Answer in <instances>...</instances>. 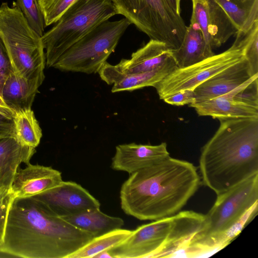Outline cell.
<instances>
[{
	"label": "cell",
	"instance_id": "3",
	"mask_svg": "<svg viewBox=\"0 0 258 258\" xmlns=\"http://www.w3.org/2000/svg\"><path fill=\"white\" fill-rule=\"evenodd\" d=\"M218 120L199 159L201 182L217 195L258 173V117Z\"/></svg>",
	"mask_w": 258,
	"mask_h": 258
},
{
	"label": "cell",
	"instance_id": "9",
	"mask_svg": "<svg viewBox=\"0 0 258 258\" xmlns=\"http://www.w3.org/2000/svg\"><path fill=\"white\" fill-rule=\"evenodd\" d=\"M118 11L150 39L170 50L179 47L187 26L167 0H111Z\"/></svg>",
	"mask_w": 258,
	"mask_h": 258
},
{
	"label": "cell",
	"instance_id": "4",
	"mask_svg": "<svg viewBox=\"0 0 258 258\" xmlns=\"http://www.w3.org/2000/svg\"><path fill=\"white\" fill-rule=\"evenodd\" d=\"M258 173L217 195L205 215L204 225L184 254L193 257L216 252L228 245L256 216Z\"/></svg>",
	"mask_w": 258,
	"mask_h": 258
},
{
	"label": "cell",
	"instance_id": "16",
	"mask_svg": "<svg viewBox=\"0 0 258 258\" xmlns=\"http://www.w3.org/2000/svg\"><path fill=\"white\" fill-rule=\"evenodd\" d=\"M18 168L11 187L14 198L32 197L49 189L62 181L61 173L51 167L30 163Z\"/></svg>",
	"mask_w": 258,
	"mask_h": 258
},
{
	"label": "cell",
	"instance_id": "29",
	"mask_svg": "<svg viewBox=\"0 0 258 258\" xmlns=\"http://www.w3.org/2000/svg\"><path fill=\"white\" fill-rule=\"evenodd\" d=\"M243 55L249 64L252 75L258 74V21L248 31Z\"/></svg>",
	"mask_w": 258,
	"mask_h": 258
},
{
	"label": "cell",
	"instance_id": "23",
	"mask_svg": "<svg viewBox=\"0 0 258 258\" xmlns=\"http://www.w3.org/2000/svg\"><path fill=\"white\" fill-rule=\"evenodd\" d=\"M238 31H248L258 21V0H215Z\"/></svg>",
	"mask_w": 258,
	"mask_h": 258
},
{
	"label": "cell",
	"instance_id": "24",
	"mask_svg": "<svg viewBox=\"0 0 258 258\" xmlns=\"http://www.w3.org/2000/svg\"><path fill=\"white\" fill-rule=\"evenodd\" d=\"M13 120L14 137L18 142L23 146L37 147L42 136V130L31 108L16 111Z\"/></svg>",
	"mask_w": 258,
	"mask_h": 258
},
{
	"label": "cell",
	"instance_id": "36",
	"mask_svg": "<svg viewBox=\"0 0 258 258\" xmlns=\"http://www.w3.org/2000/svg\"><path fill=\"white\" fill-rule=\"evenodd\" d=\"M94 257L96 258H113L110 252L108 250L101 251L96 255Z\"/></svg>",
	"mask_w": 258,
	"mask_h": 258
},
{
	"label": "cell",
	"instance_id": "19",
	"mask_svg": "<svg viewBox=\"0 0 258 258\" xmlns=\"http://www.w3.org/2000/svg\"><path fill=\"white\" fill-rule=\"evenodd\" d=\"M40 86L37 81L19 76L12 70L5 77L0 79V95L16 112L31 108Z\"/></svg>",
	"mask_w": 258,
	"mask_h": 258
},
{
	"label": "cell",
	"instance_id": "17",
	"mask_svg": "<svg viewBox=\"0 0 258 258\" xmlns=\"http://www.w3.org/2000/svg\"><path fill=\"white\" fill-rule=\"evenodd\" d=\"M172 57L171 50L163 42L150 39L133 52L130 59H122L116 64L122 72L139 74L156 70Z\"/></svg>",
	"mask_w": 258,
	"mask_h": 258
},
{
	"label": "cell",
	"instance_id": "31",
	"mask_svg": "<svg viewBox=\"0 0 258 258\" xmlns=\"http://www.w3.org/2000/svg\"><path fill=\"white\" fill-rule=\"evenodd\" d=\"M164 101L175 106L190 105L195 102V95L194 90H184L165 97Z\"/></svg>",
	"mask_w": 258,
	"mask_h": 258
},
{
	"label": "cell",
	"instance_id": "27",
	"mask_svg": "<svg viewBox=\"0 0 258 258\" xmlns=\"http://www.w3.org/2000/svg\"><path fill=\"white\" fill-rule=\"evenodd\" d=\"M232 97L245 105L258 109V74L233 90Z\"/></svg>",
	"mask_w": 258,
	"mask_h": 258
},
{
	"label": "cell",
	"instance_id": "22",
	"mask_svg": "<svg viewBox=\"0 0 258 258\" xmlns=\"http://www.w3.org/2000/svg\"><path fill=\"white\" fill-rule=\"evenodd\" d=\"M81 230L97 237L111 231L121 228L122 219L109 216L102 212L100 208L86 210L61 218Z\"/></svg>",
	"mask_w": 258,
	"mask_h": 258
},
{
	"label": "cell",
	"instance_id": "33",
	"mask_svg": "<svg viewBox=\"0 0 258 258\" xmlns=\"http://www.w3.org/2000/svg\"><path fill=\"white\" fill-rule=\"evenodd\" d=\"M9 136L14 137L13 120L0 114V139Z\"/></svg>",
	"mask_w": 258,
	"mask_h": 258
},
{
	"label": "cell",
	"instance_id": "28",
	"mask_svg": "<svg viewBox=\"0 0 258 258\" xmlns=\"http://www.w3.org/2000/svg\"><path fill=\"white\" fill-rule=\"evenodd\" d=\"M46 26L56 23L64 12L77 0H37Z\"/></svg>",
	"mask_w": 258,
	"mask_h": 258
},
{
	"label": "cell",
	"instance_id": "12",
	"mask_svg": "<svg viewBox=\"0 0 258 258\" xmlns=\"http://www.w3.org/2000/svg\"><path fill=\"white\" fill-rule=\"evenodd\" d=\"M32 197L60 218L100 207L99 201L87 189L70 181L62 180L56 186Z\"/></svg>",
	"mask_w": 258,
	"mask_h": 258
},
{
	"label": "cell",
	"instance_id": "11",
	"mask_svg": "<svg viewBox=\"0 0 258 258\" xmlns=\"http://www.w3.org/2000/svg\"><path fill=\"white\" fill-rule=\"evenodd\" d=\"M191 1L190 21L199 25L205 39L207 52L212 56L215 54L213 49L225 43L238 30L215 0Z\"/></svg>",
	"mask_w": 258,
	"mask_h": 258
},
{
	"label": "cell",
	"instance_id": "5",
	"mask_svg": "<svg viewBox=\"0 0 258 258\" xmlns=\"http://www.w3.org/2000/svg\"><path fill=\"white\" fill-rule=\"evenodd\" d=\"M205 220V214L179 211L139 226L109 252L113 258L171 257L184 254Z\"/></svg>",
	"mask_w": 258,
	"mask_h": 258
},
{
	"label": "cell",
	"instance_id": "34",
	"mask_svg": "<svg viewBox=\"0 0 258 258\" xmlns=\"http://www.w3.org/2000/svg\"><path fill=\"white\" fill-rule=\"evenodd\" d=\"M15 113L16 111L6 103L0 95V114L13 119Z\"/></svg>",
	"mask_w": 258,
	"mask_h": 258
},
{
	"label": "cell",
	"instance_id": "6",
	"mask_svg": "<svg viewBox=\"0 0 258 258\" xmlns=\"http://www.w3.org/2000/svg\"><path fill=\"white\" fill-rule=\"evenodd\" d=\"M0 36L13 71L41 85L45 76V54L41 37L28 24L16 2L0 6Z\"/></svg>",
	"mask_w": 258,
	"mask_h": 258
},
{
	"label": "cell",
	"instance_id": "18",
	"mask_svg": "<svg viewBox=\"0 0 258 258\" xmlns=\"http://www.w3.org/2000/svg\"><path fill=\"white\" fill-rule=\"evenodd\" d=\"M35 152V148L21 145L14 136L0 139V191L11 189L20 164L30 163Z\"/></svg>",
	"mask_w": 258,
	"mask_h": 258
},
{
	"label": "cell",
	"instance_id": "1",
	"mask_svg": "<svg viewBox=\"0 0 258 258\" xmlns=\"http://www.w3.org/2000/svg\"><path fill=\"white\" fill-rule=\"evenodd\" d=\"M33 197L14 198L0 253L23 258H68L94 238Z\"/></svg>",
	"mask_w": 258,
	"mask_h": 258
},
{
	"label": "cell",
	"instance_id": "30",
	"mask_svg": "<svg viewBox=\"0 0 258 258\" xmlns=\"http://www.w3.org/2000/svg\"><path fill=\"white\" fill-rule=\"evenodd\" d=\"M14 198L10 189L0 191V246L3 243L8 212Z\"/></svg>",
	"mask_w": 258,
	"mask_h": 258
},
{
	"label": "cell",
	"instance_id": "25",
	"mask_svg": "<svg viewBox=\"0 0 258 258\" xmlns=\"http://www.w3.org/2000/svg\"><path fill=\"white\" fill-rule=\"evenodd\" d=\"M132 231L118 229L95 237L68 258L94 257L99 252L116 247L131 234Z\"/></svg>",
	"mask_w": 258,
	"mask_h": 258
},
{
	"label": "cell",
	"instance_id": "13",
	"mask_svg": "<svg viewBox=\"0 0 258 258\" xmlns=\"http://www.w3.org/2000/svg\"><path fill=\"white\" fill-rule=\"evenodd\" d=\"M177 68L173 57L165 64L153 71L139 74H127L120 71L116 65L105 62L98 71L101 79L113 85L112 93L133 91L146 87H154Z\"/></svg>",
	"mask_w": 258,
	"mask_h": 258
},
{
	"label": "cell",
	"instance_id": "8",
	"mask_svg": "<svg viewBox=\"0 0 258 258\" xmlns=\"http://www.w3.org/2000/svg\"><path fill=\"white\" fill-rule=\"evenodd\" d=\"M131 24L125 18L102 23L66 50L52 68L88 74L98 73Z\"/></svg>",
	"mask_w": 258,
	"mask_h": 258
},
{
	"label": "cell",
	"instance_id": "32",
	"mask_svg": "<svg viewBox=\"0 0 258 258\" xmlns=\"http://www.w3.org/2000/svg\"><path fill=\"white\" fill-rule=\"evenodd\" d=\"M11 70L7 52L0 36V79L5 77Z\"/></svg>",
	"mask_w": 258,
	"mask_h": 258
},
{
	"label": "cell",
	"instance_id": "35",
	"mask_svg": "<svg viewBox=\"0 0 258 258\" xmlns=\"http://www.w3.org/2000/svg\"><path fill=\"white\" fill-rule=\"evenodd\" d=\"M170 6L177 14L180 15L181 0H167Z\"/></svg>",
	"mask_w": 258,
	"mask_h": 258
},
{
	"label": "cell",
	"instance_id": "2",
	"mask_svg": "<svg viewBox=\"0 0 258 258\" xmlns=\"http://www.w3.org/2000/svg\"><path fill=\"white\" fill-rule=\"evenodd\" d=\"M202 184L197 167L170 155L130 174L120 190L125 214L154 221L180 211Z\"/></svg>",
	"mask_w": 258,
	"mask_h": 258
},
{
	"label": "cell",
	"instance_id": "26",
	"mask_svg": "<svg viewBox=\"0 0 258 258\" xmlns=\"http://www.w3.org/2000/svg\"><path fill=\"white\" fill-rule=\"evenodd\" d=\"M16 3L30 27L41 37L46 27L37 0H17Z\"/></svg>",
	"mask_w": 258,
	"mask_h": 258
},
{
	"label": "cell",
	"instance_id": "7",
	"mask_svg": "<svg viewBox=\"0 0 258 258\" xmlns=\"http://www.w3.org/2000/svg\"><path fill=\"white\" fill-rule=\"evenodd\" d=\"M111 0H77L41 36L47 67L73 44L102 23L118 15Z\"/></svg>",
	"mask_w": 258,
	"mask_h": 258
},
{
	"label": "cell",
	"instance_id": "10",
	"mask_svg": "<svg viewBox=\"0 0 258 258\" xmlns=\"http://www.w3.org/2000/svg\"><path fill=\"white\" fill-rule=\"evenodd\" d=\"M227 50L189 66L177 68L154 88L160 99L184 90H194L204 81L243 58L247 32L238 31Z\"/></svg>",
	"mask_w": 258,
	"mask_h": 258
},
{
	"label": "cell",
	"instance_id": "20",
	"mask_svg": "<svg viewBox=\"0 0 258 258\" xmlns=\"http://www.w3.org/2000/svg\"><path fill=\"white\" fill-rule=\"evenodd\" d=\"M233 90L217 98L198 104L189 105L199 116L214 118L258 117V109L245 105L234 100Z\"/></svg>",
	"mask_w": 258,
	"mask_h": 258
},
{
	"label": "cell",
	"instance_id": "15",
	"mask_svg": "<svg viewBox=\"0 0 258 258\" xmlns=\"http://www.w3.org/2000/svg\"><path fill=\"white\" fill-rule=\"evenodd\" d=\"M170 155L165 142L157 145L124 144L117 146L111 168L130 174Z\"/></svg>",
	"mask_w": 258,
	"mask_h": 258
},
{
	"label": "cell",
	"instance_id": "14",
	"mask_svg": "<svg viewBox=\"0 0 258 258\" xmlns=\"http://www.w3.org/2000/svg\"><path fill=\"white\" fill-rule=\"evenodd\" d=\"M252 76L249 64L244 57L204 81L194 91L195 102L200 103L228 93Z\"/></svg>",
	"mask_w": 258,
	"mask_h": 258
},
{
	"label": "cell",
	"instance_id": "21",
	"mask_svg": "<svg viewBox=\"0 0 258 258\" xmlns=\"http://www.w3.org/2000/svg\"><path fill=\"white\" fill-rule=\"evenodd\" d=\"M171 52L178 68L189 66L211 57L207 52L205 39L199 25L191 21L186 27L181 44Z\"/></svg>",
	"mask_w": 258,
	"mask_h": 258
}]
</instances>
